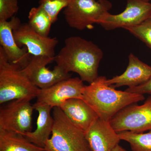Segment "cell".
Returning <instances> with one entry per match:
<instances>
[{"instance_id": "6da1fadb", "label": "cell", "mask_w": 151, "mask_h": 151, "mask_svg": "<svg viewBox=\"0 0 151 151\" xmlns=\"http://www.w3.org/2000/svg\"><path fill=\"white\" fill-rule=\"evenodd\" d=\"M103 55L102 50L91 41L70 37L65 40L64 46L55 57L54 61L66 72L77 73L82 81L90 84L98 78Z\"/></svg>"}, {"instance_id": "7a4b0ae2", "label": "cell", "mask_w": 151, "mask_h": 151, "mask_svg": "<svg viewBox=\"0 0 151 151\" xmlns=\"http://www.w3.org/2000/svg\"><path fill=\"white\" fill-rule=\"evenodd\" d=\"M105 76L84 86L83 100L94 110L100 119L109 122L119 111L145 100L143 94L117 90L105 83Z\"/></svg>"}, {"instance_id": "3957f363", "label": "cell", "mask_w": 151, "mask_h": 151, "mask_svg": "<svg viewBox=\"0 0 151 151\" xmlns=\"http://www.w3.org/2000/svg\"><path fill=\"white\" fill-rule=\"evenodd\" d=\"M40 89L35 86L19 66L10 63L0 47V104L15 100L30 101Z\"/></svg>"}, {"instance_id": "277c9868", "label": "cell", "mask_w": 151, "mask_h": 151, "mask_svg": "<svg viewBox=\"0 0 151 151\" xmlns=\"http://www.w3.org/2000/svg\"><path fill=\"white\" fill-rule=\"evenodd\" d=\"M52 109L53 129L44 150L91 151L85 133L70 122L60 108Z\"/></svg>"}, {"instance_id": "5b68a950", "label": "cell", "mask_w": 151, "mask_h": 151, "mask_svg": "<svg viewBox=\"0 0 151 151\" xmlns=\"http://www.w3.org/2000/svg\"><path fill=\"white\" fill-rule=\"evenodd\" d=\"M111 7L108 1L102 3L96 0H71L63 14L70 27L83 30L91 28L94 24H99Z\"/></svg>"}, {"instance_id": "8992f818", "label": "cell", "mask_w": 151, "mask_h": 151, "mask_svg": "<svg viewBox=\"0 0 151 151\" xmlns=\"http://www.w3.org/2000/svg\"><path fill=\"white\" fill-rule=\"evenodd\" d=\"M117 133H142L151 130V95L143 105L132 104L124 108L110 121Z\"/></svg>"}, {"instance_id": "52a82bcc", "label": "cell", "mask_w": 151, "mask_h": 151, "mask_svg": "<svg viewBox=\"0 0 151 151\" xmlns=\"http://www.w3.org/2000/svg\"><path fill=\"white\" fill-rule=\"evenodd\" d=\"M34 110L29 100L12 101L0 109V129L22 135L32 132Z\"/></svg>"}, {"instance_id": "ba28073f", "label": "cell", "mask_w": 151, "mask_h": 151, "mask_svg": "<svg viewBox=\"0 0 151 151\" xmlns=\"http://www.w3.org/2000/svg\"><path fill=\"white\" fill-rule=\"evenodd\" d=\"M54 58L32 56L29 63L22 71L33 84L40 89L52 86L59 81L70 78L69 73L56 65L53 70L47 65L54 61Z\"/></svg>"}, {"instance_id": "9c48e42d", "label": "cell", "mask_w": 151, "mask_h": 151, "mask_svg": "<svg viewBox=\"0 0 151 151\" xmlns=\"http://www.w3.org/2000/svg\"><path fill=\"white\" fill-rule=\"evenodd\" d=\"M151 17V3L143 0H127L124 12L116 15L108 13L99 24L106 30L125 28L140 24Z\"/></svg>"}, {"instance_id": "30bf717a", "label": "cell", "mask_w": 151, "mask_h": 151, "mask_svg": "<svg viewBox=\"0 0 151 151\" xmlns=\"http://www.w3.org/2000/svg\"><path fill=\"white\" fill-rule=\"evenodd\" d=\"M83 81L78 77L69 78L48 88L40 89L36 103L48 105L52 108L59 107L65 101L73 98L83 100Z\"/></svg>"}, {"instance_id": "8fae6325", "label": "cell", "mask_w": 151, "mask_h": 151, "mask_svg": "<svg viewBox=\"0 0 151 151\" xmlns=\"http://www.w3.org/2000/svg\"><path fill=\"white\" fill-rule=\"evenodd\" d=\"M13 35L18 45L26 47L32 56L55 57V49L58 43L57 38L39 34L27 23H21L15 28Z\"/></svg>"}, {"instance_id": "7c38bea8", "label": "cell", "mask_w": 151, "mask_h": 151, "mask_svg": "<svg viewBox=\"0 0 151 151\" xmlns=\"http://www.w3.org/2000/svg\"><path fill=\"white\" fill-rule=\"evenodd\" d=\"M14 16L8 21H0V45L9 62L23 69L29 63L32 55L26 47H19L13 35V30L21 23Z\"/></svg>"}, {"instance_id": "4fadbf2b", "label": "cell", "mask_w": 151, "mask_h": 151, "mask_svg": "<svg viewBox=\"0 0 151 151\" xmlns=\"http://www.w3.org/2000/svg\"><path fill=\"white\" fill-rule=\"evenodd\" d=\"M91 151H113L121 140L110 122L98 118L85 133Z\"/></svg>"}, {"instance_id": "5bb4252c", "label": "cell", "mask_w": 151, "mask_h": 151, "mask_svg": "<svg viewBox=\"0 0 151 151\" xmlns=\"http://www.w3.org/2000/svg\"><path fill=\"white\" fill-rule=\"evenodd\" d=\"M151 77V67L143 62L133 53L129 56V65L124 73L110 79L105 83L114 88L127 86L133 87L145 83Z\"/></svg>"}, {"instance_id": "9a60e30c", "label": "cell", "mask_w": 151, "mask_h": 151, "mask_svg": "<svg viewBox=\"0 0 151 151\" xmlns=\"http://www.w3.org/2000/svg\"><path fill=\"white\" fill-rule=\"evenodd\" d=\"M60 108L70 122L84 133L99 118L94 110L82 99H69Z\"/></svg>"}, {"instance_id": "2e32d148", "label": "cell", "mask_w": 151, "mask_h": 151, "mask_svg": "<svg viewBox=\"0 0 151 151\" xmlns=\"http://www.w3.org/2000/svg\"><path fill=\"white\" fill-rule=\"evenodd\" d=\"M33 105L35 110L38 113L37 128L34 131L27 132L23 135L36 145L44 148L53 129L54 120L51 114L52 108L48 105L36 103Z\"/></svg>"}, {"instance_id": "e0dca14e", "label": "cell", "mask_w": 151, "mask_h": 151, "mask_svg": "<svg viewBox=\"0 0 151 151\" xmlns=\"http://www.w3.org/2000/svg\"><path fill=\"white\" fill-rule=\"evenodd\" d=\"M0 151H45L24 135L0 129Z\"/></svg>"}, {"instance_id": "ac0fdd59", "label": "cell", "mask_w": 151, "mask_h": 151, "mask_svg": "<svg viewBox=\"0 0 151 151\" xmlns=\"http://www.w3.org/2000/svg\"><path fill=\"white\" fill-rule=\"evenodd\" d=\"M28 24L39 34L48 37L53 23L46 12L38 6L37 7L32 8L29 11Z\"/></svg>"}, {"instance_id": "d6986e66", "label": "cell", "mask_w": 151, "mask_h": 151, "mask_svg": "<svg viewBox=\"0 0 151 151\" xmlns=\"http://www.w3.org/2000/svg\"><path fill=\"white\" fill-rule=\"evenodd\" d=\"M118 134L121 140L129 144L132 151H151V130L145 133L124 131Z\"/></svg>"}, {"instance_id": "ffe728a7", "label": "cell", "mask_w": 151, "mask_h": 151, "mask_svg": "<svg viewBox=\"0 0 151 151\" xmlns=\"http://www.w3.org/2000/svg\"><path fill=\"white\" fill-rule=\"evenodd\" d=\"M71 0H40L39 6L43 9L51 19L52 23L58 19V17L63 9L69 4Z\"/></svg>"}, {"instance_id": "44dd1931", "label": "cell", "mask_w": 151, "mask_h": 151, "mask_svg": "<svg viewBox=\"0 0 151 151\" xmlns=\"http://www.w3.org/2000/svg\"><path fill=\"white\" fill-rule=\"evenodd\" d=\"M124 29L138 38L151 49V17L138 25L126 27Z\"/></svg>"}, {"instance_id": "7402d4cb", "label": "cell", "mask_w": 151, "mask_h": 151, "mask_svg": "<svg viewBox=\"0 0 151 151\" xmlns=\"http://www.w3.org/2000/svg\"><path fill=\"white\" fill-rule=\"evenodd\" d=\"M19 9L18 0H0V21H8Z\"/></svg>"}, {"instance_id": "603a6c76", "label": "cell", "mask_w": 151, "mask_h": 151, "mask_svg": "<svg viewBox=\"0 0 151 151\" xmlns=\"http://www.w3.org/2000/svg\"><path fill=\"white\" fill-rule=\"evenodd\" d=\"M125 91L136 94H149L151 95V77L145 83L135 87H129Z\"/></svg>"}, {"instance_id": "cb8c5ba5", "label": "cell", "mask_w": 151, "mask_h": 151, "mask_svg": "<svg viewBox=\"0 0 151 151\" xmlns=\"http://www.w3.org/2000/svg\"><path fill=\"white\" fill-rule=\"evenodd\" d=\"M113 151H127L126 150H125L124 148H123L122 147H121V146L119 145H118L115 148V149H114Z\"/></svg>"}, {"instance_id": "d4e9b609", "label": "cell", "mask_w": 151, "mask_h": 151, "mask_svg": "<svg viewBox=\"0 0 151 151\" xmlns=\"http://www.w3.org/2000/svg\"><path fill=\"white\" fill-rule=\"evenodd\" d=\"M106 1H107V0H98L99 1L102 3L105 2Z\"/></svg>"}, {"instance_id": "484cf974", "label": "cell", "mask_w": 151, "mask_h": 151, "mask_svg": "<svg viewBox=\"0 0 151 151\" xmlns=\"http://www.w3.org/2000/svg\"><path fill=\"white\" fill-rule=\"evenodd\" d=\"M143 1H146L149 2V1H151V0H143Z\"/></svg>"}, {"instance_id": "4316f807", "label": "cell", "mask_w": 151, "mask_h": 151, "mask_svg": "<svg viewBox=\"0 0 151 151\" xmlns=\"http://www.w3.org/2000/svg\"></svg>"}]
</instances>
